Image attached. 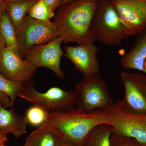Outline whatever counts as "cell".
Returning a JSON list of instances; mask_svg holds the SVG:
<instances>
[{
    "label": "cell",
    "instance_id": "cell-1",
    "mask_svg": "<svg viewBox=\"0 0 146 146\" xmlns=\"http://www.w3.org/2000/svg\"><path fill=\"white\" fill-rule=\"evenodd\" d=\"M98 2V0H74L59 7L53 22L63 43L94 44L96 40L91 32V24Z\"/></svg>",
    "mask_w": 146,
    "mask_h": 146
},
{
    "label": "cell",
    "instance_id": "cell-2",
    "mask_svg": "<svg viewBox=\"0 0 146 146\" xmlns=\"http://www.w3.org/2000/svg\"><path fill=\"white\" fill-rule=\"evenodd\" d=\"M46 122L57 133L60 141L80 146H83L84 138L93 128L108 123L102 109L85 113L74 107L63 112L47 113Z\"/></svg>",
    "mask_w": 146,
    "mask_h": 146
},
{
    "label": "cell",
    "instance_id": "cell-3",
    "mask_svg": "<svg viewBox=\"0 0 146 146\" xmlns=\"http://www.w3.org/2000/svg\"><path fill=\"white\" fill-rule=\"evenodd\" d=\"M91 30L96 40L106 46H119L129 36L125 31L112 0H102L92 17Z\"/></svg>",
    "mask_w": 146,
    "mask_h": 146
},
{
    "label": "cell",
    "instance_id": "cell-4",
    "mask_svg": "<svg viewBox=\"0 0 146 146\" xmlns=\"http://www.w3.org/2000/svg\"><path fill=\"white\" fill-rule=\"evenodd\" d=\"M74 91L76 109L84 113L105 109L114 103L107 83L99 74L84 76Z\"/></svg>",
    "mask_w": 146,
    "mask_h": 146
},
{
    "label": "cell",
    "instance_id": "cell-5",
    "mask_svg": "<svg viewBox=\"0 0 146 146\" xmlns=\"http://www.w3.org/2000/svg\"><path fill=\"white\" fill-rule=\"evenodd\" d=\"M18 54L24 59L32 48L59 36L57 27L50 20L40 21L27 15L16 29Z\"/></svg>",
    "mask_w": 146,
    "mask_h": 146
},
{
    "label": "cell",
    "instance_id": "cell-6",
    "mask_svg": "<svg viewBox=\"0 0 146 146\" xmlns=\"http://www.w3.org/2000/svg\"><path fill=\"white\" fill-rule=\"evenodd\" d=\"M102 110L108 123L112 126L114 131L146 146V115L129 112L120 100L110 107Z\"/></svg>",
    "mask_w": 146,
    "mask_h": 146
},
{
    "label": "cell",
    "instance_id": "cell-7",
    "mask_svg": "<svg viewBox=\"0 0 146 146\" xmlns=\"http://www.w3.org/2000/svg\"><path fill=\"white\" fill-rule=\"evenodd\" d=\"M34 84V81L31 80L25 84L18 97L48 113L66 111L76 105L75 91H65L54 86L41 93L35 88Z\"/></svg>",
    "mask_w": 146,
    "mask_h": 146
},
{
    "label": "cell",
    "instance_id": "cell-8",
    "mask_svg": "<svg viewBox=\"0 0 146 146\" xmlns=\"http://www.w3.org/2000/svg\"><path fill=\"white\" fill-rule=\"evenodd\" d=\"M63 42V39L59 36L46 44L35 46L28 52L24 59L36 68L50 69L58 78L64 79L65 75L60 66L61 58L65 56L61 48Z\"/></svg>",
    "mask_w": 146,
    "mask_h": 146
},
{
    "label": "cell",
    "instance_id": "cell-9",
    "mask_svg": "<svg viewBox=\"0 0 146 146\" xmlns=\"http://www.w3.org/2000/svg\"><path fill=\"white\" fill-rule=\"evenodd\" d=\"M125 95V108L133 114L146 115V74L123 72L120 74Z\"/></svg>",
    "mask_w": 146,
    "mask_h": 146
},
{
    "label": "cell",
    "instance_id": "cell-10",
    "mask_svg": "<svg viewBox=\"0 0 146 146\" xmlns=\"http://www.w3.org/2000/svg\"><path fill=\"white\" fill-rule=\"evenodd\" d=\"M112 3L129 36L146 29V0H112Z\"/></svg>",
    "mask_w": 146,
    "mask_h": 146
},
{
    "label": "cell",
    "instance_id": "cell-11",
    "mask_svg": "<svg viewBox=\"0 0 146 146\" xmlns=\"http://www.w3.org/2000/svg\"><path fill=\"white\" fill-rule=\"evenodd\" d=\"M37 69L7 47L0 56V73L12 81L25 84L31 80Z\"/></svg>",
    "mask_w": 146,
    "mask_h": 146
},
{
    "label": "cell",
    "instance_id": "cell-12",
    "mask_svg": "<svg viewBox=\"0 0 146 146\" xmlns=\"http://www.w3.org/2000/svg\"><path fill=\"white\" fill-rule=\"evenodd\" d=\"M64 50L65 56L84 76L100 74V70L97 56L98 48L94 44L66 46Z\"/></svg>",
    "mask_w": 146,
    "mask_h": 146
},
{
    "label": "cell",
    "instance_id": "cell-13",
    "mask_svg": "<svg viewBox=\"0 0 146 146\" xmlns=\"http://www.w3.org/2000/svg\"><path fill=\"white\" fill-rule=\"evenodd\" d=\"M120 63L124 69L136 70L146 74V29L138 34L130 50L123 56Z\"/></svg>",
    "mask_w": 146,
    "mask_h": 146
},
{
    "label": "cell",
    "instance_id": "cell-14",
    "mask_svg": "<svg viewBox=\"0 0 146 146\" xmlns=\"http://www.w3.org/2000/svg\"><path fill=\"white\" fill-rule=\"evenodd\" d=\"M27 124L25 116L19 115L12 108L7 109L0 104V133H11L18 138L27 133Z\"/></svg>",
    "mask_w": 146,
    "mask_h": 146
},
{
    "label": "cell",
    "instance_id": "cell-15",
    "mask_svg": "<svg viewBox=\"0 0 146 146\" xmlns=\"http://www.w3.org/2000/svg\"><path fill=\"white\" fill-rule=\"evenodd\" d=\"M60 141L57 133L46 122L30 133L23 146H57Z\"/></svg>",
    "mask_w": 146,
    "mask_h": 146
},
{
    "label": "cell",
    "instance_id": "cell-16",
    "mask_svg": "<svg viewBox=\"0 0 146 146\" xmlns=\"http://www.w3.org/2000/svg\"><path fill=\"white\" fill-rule=\"evenodd\" d=\"M112 132L113 127L109 124L98 125L84 138L83 146H111L110 139Z\"/></svg>",
    "mask_w": 146,
    "mask_h": 146
},
{
    "label": "cell",
    "instance_id": "cell-17",
    "mask_svg": "<svg viewBox=\"0 0 146 146\" xmlns=\"http://www.w3.org/2000/svg\"><path fill=\"white\" fill-rule=\"evenodd\" d=\"M38 0H21L8 3L5 12L16 28H17L29 11Z\"/></svg>",
    "mask_w": 146,
    "mask_h": 146
},
{
    "label": "cell",
    "instance_id": "cell-18",
    "mask_svg": "<svg viewBox=\"0 0 146 146\" xmlns=\"http://www.w3.org/2000/svg\"><path fill=\"white\" fill-rule=\"evenodd\" d=\"M0 30L5 41L6 47L18 53L16 28L6 12L0 21Z\"/></svg>",
    "mask_w": 146,
    "mask_h": 146
},
{
    "label": "cell",
    "instance_id": "cell-19",
    "mask_svg": "<svg viewBox=\"0 0 146 146\" xmlns=\"http://www.w3.org/2000/svg\"><path fill=\"white\" fill-rule=\"evenodd\" d=\"M23 84L12 81L0 73V91L9 99V108H12L18 95L23 88Z\"/></svg>",
    "mask_w": 146,
    "mask_h": 146
},
{
    "label": "cell",
    "instance_id": "cell-20",
    "mask_svg": "<svg viewBox=\"0 0 146 146\" xmlns=\"http://www.w3.org/2000/svg\"><path fill=\"white\" fill-rule=\"evenodd\" d=\"M27 15L40 21H48L54 17L55 13L43 0H38L32 7Z\"/></svg>",
    "mask_w": 146,
    "mask_h": 146
},
{
    "label": "cell",
    "instance_id": "cell-21",
    "mask_svg": "<svg viewBox=\"0 0 146 146\" xmlns=\"http://www.w3.org/2000/svg\"><path fill=\"white\" fill-rule=\"evenodd\" d=\"M47 113L41 107L33 105L27 110L25 116L28 124L32 126L39 127L46 123Z\"/></svg>",
    "mask_w": 146,
    "mask_h": 146
},
{
    "label": "cell",
    "instance_id": "cell-22",
    "mask_svg": "<svg viewBox=\"0 0 146 146\" xmlns=\"http://www.w3.org/2000/svg\"><path fill=\"white\" fill-rule=\"evenodd\" d=\"M111 146H144L136 140L114 131L110 139Z\"/></svg>",
    "mask_w": 146,
    "mask_h": 146
},
{
    "label": "cell",
    "instance_id": "cell-23",
    "mask_svg": "<svg viewBox=\"0 0 146 146\" xmlns=\"http://www.w3.org/2000/svg\"><path fill=\"white\" fill-rule=\"evenodd\" d=\"M47 4L52 10L55 11L58 8L62 5L63 0H43Z\"/></svg>",
    "mask_w": 146,
    "mask_h": 146
},
{
    "label": "cell",
    "instance_id": "cell-24",
    "mask_svg": "<svg viewBox=\"0 0 146 146\" xmlns=\"http://www.w3.org/2000/svg\"><path fill=\"white\" fill-rule=\"evenodd\" d=\"M0 103L6 108L9 107V98L5 94L1 91H0Z\"/></svg>",
    "mask_w": 146,
    "mask_h": 146
},
{
    "label": "cell",
    "instance_id": "cell-25",
    "mask_svg": "<svg viewBox=\"0 0 146 146\" xmlns=\"http://www.w3.org/2000/svg\"><path fill=\"white\" fill-rule=\"evenodd\" d=\"M7 3L5 0H0V21L5 12Z\"/></svg>",
    "mask_w": 146,
    "mask_h": 146
},
{
    "label": "cell",
    "instance_id": "cell-26",
    "mask_svg": "<svg viewBox=\"0 0 146 146\" xmlns=\"http://www.w3.org/2000/svg\"><path fill=\"white\" fill-rule=\"evenodd\" d=\"M5 47V41L0 30V56L3 50Z\"/></svg>",
    "mask_w": 146,
    "mask_h": 146
},
{
    "label": "cell",
    "instance_id": "cell-27",
    "mask_svg": "<svg viewBox=\"0 0 146 146\" xmlns=\"http://www.w3.org/2000/svg\"><path fill=\"white\" fill-rule=\"evenodd\" d=\"M57 146H80L76 144L72 143L70 142H66V141H60L59 144Z\"/></svg>",
    "mask_w": 146,
    "mask_h": 146
},
{
    "label": "cell",
    "instance_id": "cell-28",
    "mask_svg": "<svg viewBox=\"0 0 146 146\" xmlns=\"http://www.w3.org/2000/svg\"><path fill=\"white\" fill-rule=\"evenodd\" d=\"M6 134L0 133V145L3 144L7 141V138Z\"/></svg>",
    "mask_w": 146,
    "mask_h": 146
},
{
    "label": "cell",
    "instance_id": "cell-29",
    "mask_svg": "<svg viewBox=\"0 0 146 146\" xmlns=\"http://www.w3.org/2000/svg\"><path fill=\"white\" fill-rule=\"evenodd\" d=\"M74 1V0H63L62 5L65 4L67 3L70 2L72 1Z\"/></svg>",
    "mask_w": 146,
    "mask_h": 146
},
{
    "label": "cell",
    "instance_id": "cell-30",
    "mask_svg": "<svg viewBox=\"0 0 146 146\" xmlns=\"http://www.w3.org/2000/svg\"><path fill=\"white\" fill-rule=\"evenodd\" d=\"M7 3L12 2L16 1H21V0H5Z\"/></svg>",
    "mask_w": 146,
    "mask_h": 146
},
{
    "label": "cell",
    "instance_id": "cell-31",
    "mask_svg": "<svg viewBox=\"0 0 146 146\" xmlns=\"http://www.w3.org/2000/svg\"><path fill=\"white\" fill-rule=\"evenodd\" d=\"M0 146H6L4 145L3 144H2V145H0Z\"/></svg>",
    "mask_w": 146,
    "mask_h": 146
},
{
    "label": "cell",
    "instance_id": "cell-32",
    "mask_svg": "<svg viewBox=\"0 0 146 146\" xmlns=\"http://www.w3.org/2000/svg\"><path fill=\"white\" fill-rule=\"evenodd\" d=\"M98 1H102V0H98Z\"/></svg>",
    "mask_w": 146,
    "mask_h": 146
},
{
    "label": "cell",
    "instance_id": "cell-33",
    "mask_svg": "<svg viewBox=\"0 0 146 146\" xmlns=\"http://www.w3.org/2000/svg\"><path fill=\"white\" fill-rule=\"evenodd\" d=\"M0 104H1V103H0Z\"/></svg>",
    "mask_w": 146,
    "mask_h": 146
}]
</instances>
